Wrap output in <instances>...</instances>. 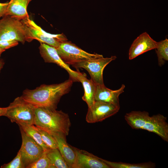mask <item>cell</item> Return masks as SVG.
<instances>
[{
  "mask_svg": "<svg viewBox=\"0 0 168 168\" xmlns=\"http://www.w3.org/2000/svg\"><path fill=\"white\" fill-rule=\"evenodd\" d=\"M73 82L69 78L60 83L42 84L34 89H26L21 96L36 107L56 110L62 97L71 90Z\"/></svg>",
  "mask_w": 168,
  "mask_h": 168,
  "instance_id": "1",
  "label": "cell"
},
{
  "mask_svg": "<svg viewBox=\"0 0 168 168\" xmlns=\"http://www.w3.org/2000/svg\"><path fill=\"white\" fill-rule=\"evenodd\" d=\"M124 119L133 129L153 133L168 142V124L166 117L163 115L159 114L150 116L147 111H133L126 113Z\"/></svg>",
  "mask_w": 168,
  "mask_h": 168,
  "instance_id": "2",
  "label": "cell"
},
{
  "mask_svg": "<svg viewBox=\"0 0 168 168\" xmlns=\"http://www.w3.org/2000/svg\"><path fill=\"white\" fill-rule=\"evenodd\" d=\"M71 124L68 114L61 110L36 108L34 125L50 134L61 133L67 136Z\"/></svg>",
  "mask_w": 168,
  "mask_h": 168,
  "instance_id": "3",
  "label": "cell"
},
{
  "mask_svg": "<svg viewBox=\"0 0 168 168\" xmlns=\"http://www.w3.org/2000/svg\"><path fill=\"white\" fill-rule=\"evenodd\" d=\"M16 40L22 44L32 38L28 28L22 20L6 15L0 20V40Z\"/></svg>",
  "mask_w": 168,
  "mask_h": 168,
  "instance_id": "4",
  "label": "cell"
},
{
  "mask_svg": "<svg viewBox=\"0 0 168 168\" xmlns=\"http://www.w3.org/2000/svg\"><path fill=\"white\" fill-rule=\"evenodd\" d=\"M36 107L25 100L22 96L16 98L7 107L4 115L12 122L34 125Z\"/></svg>",
  "mask_w": 168,
  "mask_h": 168,
  "instance_id": "5",
  "label": "cell"
},
{
  "mask_svg": "<svg viewBox=\"0 0 168 168\" xmlns=\"http://www.w3.org/2000/svg\"><path fill=\"white\" fill-rule=\"evenodd\" d=\"M56 49L62 59L68 65H72L82 61L95 58L101 55L89 53L68 41L61 42Z\"/></svg>",
  "mask_w": 168,
  "mask_h": 168,
  "instance_id": "6",
  "label": "cell"
},
{
  "mask_svg": "<svg viewBox=\"0 0 168 168\" xmlns=\"http://www.w3.org/2000/svg\"><path fill=\"white\" fill-rule=\"evenodd\" d=\"M117 58L115 56L104 58L102 55L96 58L82 61L72 65L76 68H83L90 74L91 79L96 85H104L103 71L105 67Z\"/></svg>",
  "mask_w": 168,
  "mask_h": 168,
  "instance_id": "7",
  "label": "cell"
},
{
  "mask_svg": "<svg viewBox=\"0 0 168 168\" xmlns=\"http://www.w3.org/2000/svg\"><path fill=\"white\" fill-rule=\"evenodd\" d=\"M22 144L20 149L25 168L35 162L45 152L43 148L20 128Z\"/></svg>",
  "mask_w": 168,
  "mask_h": 168,
  "instance_id": "8",
  "label": "cell"
},
{
  "mask_svg": "<svg viewBox=\"0 0 168 168\" xmlns=\"http://www.w3.org/2000/svg\"><path fill=\"white\" fill-rule=\"evenodd\" d=\"M28 27L32 39L57 48L61 42L68 41L63 34H54L47 32L29 17L22 20Z\"/></svg>",
  "mask_w": 168,
  "mask_h": 168,
  "instance_id": "9",
  "label": "cell"
},
{
  "mask_svg": "<svg viewBox=\"0 0 168 168\" xmlns=\"http://www.w3.org/2000/svg\"><path fill=\"white\" fill-rule=\"evenodd\" d=\"M120 108L109 103L95 101L91 106L88 107L86 121L89 123L102 121L116 114Z\"/></svg>",
  "mask_w": 168,
  "mask_h": 168,
  "instance_id": "10",
  "label": "cell"
},
{
  "mask_svg": "<svg viewBox=\"0 0 168 168\" xmlns=\"http://www.w3.org/2000/svg\"><path fill=\"white\" fill-rule=\"evenodd\" d=\"M39 47L40 54L46 63H55L65 69L68 73L69 78L73 82H78L77 76L78 71L72 70L59 55L56 48L43 43H40Z\"/></svg>",
  "mask_w": 168,
  "mask_h": 168,
  "instance_id": "11",
  "label": "cell"
},
{
  "mask_svg": "<svg viewBox=\"0 0 168 168\" xmlns=\"http://www.w3.org/2000/svg\"><path fill=\"white\" fill-rule=\"evenodd\" d=\"M76 155L75 168H110L100 157L72 146Z\"/></svg>",
  "mask_w": 168,
  "mask_h": 168,
  "instance_id": "12",
  "label": "cell"
},
{
  "mask_svg": "<svg viewBox=\"0 0 168 168\" xmlns=\"http://www.w3.org/2000/svg\"><path fill=\"white\" fill-rule=\"evenodd\" d=\"M157 42L152 39L147 32L139 35L133 41L129 50L128 58L132 60L139 55L155 49Z\"/></svg>",
  "mask_w": 168,
  "mask_h": 168,
  "instance_id": "13",
  "label": "cell"
},
{
  "mask_svg": "<svg viewBox=\"0 0 168 168\" xmlns=\"http://www.w3.org/2000/svg\"><path fill=\"white\" fill-rule=\"evenodd\" d=\"M95 101H100L113 104L120 107L119 96L124 91L125 86L122 84L119 89L113 90L106 87L105 85H96Z\"/></svg>",
  "mask_w": 168,
  "mask_h": 168,
  "instance_id": "14",
  "label": "cell"
},
{
  "mask_svg": "<svg viewBox=\"0 0 168 168\" xmlns=\"http://www.w3.org/2000/svg\"><path fill=\"white\" fill-rule=\"evenodd\" d=\"M56 140L58 148L67 163L69 168H75L76 155L72 147L67 142L66 135L61 133L51 134Z\"/></svg>",
  "mask_w": 168,
  "mask_h": 168,
  "instance_id": "15",
  "label": "cell"
},
{
  "mask_svg": "<svg viewBox=\"0 0 168 168\" xmlns=\"http://www.w3.org/2000/svg\"><path fill=\"white\" fill-rule=\"evenodd\" d=\"M31 0H10L8 2L6 15L20 20H24L29 17L27 12V7Z\"/></svg>",
  "mask_w": 168,
  "mask_h": 168,
  "instance_id": "16",
  "label": "cell"
},
{
  "mask_svg": "<svg viewBox=\"0 0 168 168\" xmlns=\"http://www.w3.org/2000/svg\"><path fill=\"white\" fill-rule=\"evenodd\" d=\"M78 82H81L84 89V94L82 98L87 104L88 107L94 103L96 91V84L91 79H87L84 73L78 71L77 76Z\"/></svg>",
  "mask_w": 168,
  "mask_h": 168,
  "instance_id": "17",
  "label": "cell"
},
{
  "mask_svg": "<svg viewBox=\"0 0 168 168\" xmlns=\"http://www.w3.org/2000/svg\"><path fill=\"white\" fill-rule=\"evenodd\" d=\"M45 152L52 168H69L58 148L49 149Z\"/></svg>",
  "mask_w": 168,
  "mask_h": 168,
  "instance_id": "18",
  "label": "cell"
},
{
  "mask_svg": "<svg viewBox=\"0 0 168 168\" xmlns=\"http://www.w3.org/2000/svg\"><path fill=\"white\" fill-rule=\"evenodd\" d=\"M17 124L19 128H22L28 135L40 145L44 151H46L49 149L43 142L36 126L34 125H28L23 123Z\"/></svg>",
  "mask_w": 168,
  "mask_h": 168,
  "instance_id": "19",
  "label": "cell"
},
{
  "mask_svg": "<svg viewBox=\"0 0 168 168\" xmlns=\"http://www.w3.org/2000/svg\"><path fill=\"white\" fill-rule=\"evenodd\" d=\"M100 158L110 168H153L156 166L155 164L151 161L140 163H129L121 162H112Z\"/></svg>",
  "mask_w": 168,
  "mask_h": 168,
  "instance_id": "20",
  "label": "cell"
},
{
  "mask_svg": "<svg viewBox=\"0 0 168 168\" xmlns=\"http://www.w3.org/2000/svg\"><path fill=\"white\" fill-rule=\"evenodd\" d=\"M156 53L158 57V64L162 66L168 60V40L167 39L157 42Z\"/></svg>",
  "mask_w": 168,
  "mask_h": 168,
  "instance_id": "21",
  "label": "cell"
},
{
  "mask_svg": "<svg viewBox=\"0 0 168 168\" xmlns=\"http://www.w3.org/2000/svg\"><path fill=\"white\" fill-rule=\"evenodd\" d=\"M36 127L43 142L47 147L49 149L58 148L57 143L54 137L47 132L39 127Z\"/></svg>",
  "mask_w": 168,
  "mask_h": 168,
  "instance_id": "22",
  "label": "cell"
},
{
  "mask_svg": "<svg viewBox=\"0 0 168 168\" xmlns=\"http://www.w3.org/2000/svg\"><path fill=\"white\" fill-rule=\"evenodd\" d=\"M26 168H52L49 161L46 152L34 163L28 166Z\"/></svg>",
  "mask_w": 168,
  "mask_h": 168,
  "instance_id": "23",
  "label": "cell"
},
{
  "mask_svg": "<svg viewBox=\"0 0 168 168\" xmlns=\"http://www.w3.org/2000/svg\"><path fill=\"white\" fill-rule=\"evenodd\" d=\"M1 168H25L20 150L14 159L9 163L2 165Z\"/></svg>",
  "mask_w": 168,
  "mask_h": 168,
  "instance_id": "24",
  "label": "cell"
},
{
  "mask_svg": "<svg viewBox=\"0 0 168 168\" xmlns=\"http://www.w3.org/2000/svg\"><path fill=\"white\" fill-rule=\"evenodd\" d=\"M18 42L16 40H0V49L6 50L11 48L17 46Z\"/></svg>",
  "mask_w": 168,
  "mask_h": 168,
  "instance_id": "25",
  "label": "cell"
},
{
  "mask_svg": "<svg viewBox=\"0 0 168 168\" xmlns=\"http://www.w3.org/2000/svg\"><path fill=\"white\" fill-rule=\"evenodd\" d=\"M8 5V2H0V18L6 15Z\"/></svg>",
  "mask_w": 168,
  "mask_h": 168,
  "instance_id": "26",
  "label": "cell"
},
{
  "mask_svg": "<svg viewBox=\"0 0 168 168\" xmlns=\"http://www.w3.org/2000/svg\"><path fill=\"white\" fill-rule=\"evenodd\" d=\"M7 110L6 107H0V117L2 116H4Z\"/></svg>",
  "mask_w": 168,
  "mask_h": 168,
  "instance_id": "27",
  "label": "cell"
},
{
  "mask_svg": "<svg viewBox=\"0 0 168 168\" xmlns=\"http://www.w3.org/2000/svg\"><path fill=\"white\" fill-rule=\"evenodd\" d=\"M4 64V63L3 60L2 59H0V72Z\"/></svg>",
  "mask_w": 168,
  "mask_h": 168,
  "instance_id": "28",
  "label": "cell"
},
{
  "mask_svg": "<svg viewBox=\"0 0 168 168\" xmlns=\"http://www.w3.org/2000/svg\"><path fill=\"white\" fill-rule=\"evenodd\" d=\"M5 51V50H2V49H0V56H1V54H2L3 52H4Z\"/></svg>",
  "mask_w": 168,
  "mask_h": 168,
  "instance_id": "29",
  "label": "cell"
}]
</instances>
